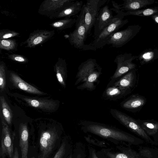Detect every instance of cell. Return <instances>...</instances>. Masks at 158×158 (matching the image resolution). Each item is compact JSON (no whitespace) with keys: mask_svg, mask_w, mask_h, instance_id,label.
<instances>
[{"mask_svg":"<svg viewBox=\"0 0 158 158\" xmlns=\"http://www.w3.org/2000/svg\"><path fill=\"white\" fill-rule=\"evenodd\" d=\"M13 158H19V154L18 149L16 147L15 148Z\"/></svg>","mask_w":158,"mask_h":158,"instance_id":"cell-34","label":"cell"},{"mask_svg":"<svg viewBox=\"0 0 158 158\" xmlns=\"http://www.w3.org/2000/svg\"><path fill=\"white\" fill-rule=\"evenodd\" d=\"M76 19L66 18L53 22L50 24L53 28L59 30H63L71 27L76 23Z\"/></svg>","mask_w":158,"mask_h":158,"instance_id":"cell-22","label":"cell"},{"mask_svg":"<svg viewBox=\"0 0 158 158\" xmlns=\"http://www.w3.org/2000/svg\"><path fill=\"white\" fill-rule=\"evenodd\" d=\"M6 84L5 66L3 61L0 64V88L2 92L4 89Z\"/></svg>","mask_w":158,"mask_h":158,"instance_id":"cell-28","label":"cell"},{"mask_svg":"<svg viewBox=\"0 0 158 158\" xmlns=\"http://www.w3.org/2000/svg\"><path fill=\"white\" fill-rule=\"evenodd\" d=\"M121 5L114 1H111L113 8L118 10L131 11L139 9L154 3V1L148 0H126Z\"/></svg>","mask_w":158,"mask_h":158,"instance_id":"cell-14","label":"cell"},{"mask_svg":"<svg viewBox=\"0 0 158 158\" xmlns=\"http://www.w3.org/2000/svg\"><path fill=\"white\" fill-rule=\"evenodd\" d=\"M108 1L107 0H88L83 4L84 20L87 35L90 34L100 9Z\"/></svg>","mask_w":158,"mask_h":158,"instance_id":"cell-5","label":"cell"},{"mask_svg":"<svg viewBox=\"0 0 158 158\" xmlns=\"http://www.w3.org/2000/svg\"><path fill=\"white\" fill-rule=\"evenodd\" d=\"M0 102L4 118L6 123L10 125L13 118L12 111L3 96H0Z\"/></svg>","mask_w":158,"mask_h":158,"instance_id":"cell-24","label":"cell"},{"mask_svg":"<svg viewBox=\"0 0 158 158\" xmlns=\"http://www.w3.org/2000/svg\"><path fill=\"white\" fill-rule=\"evenodd\" d=\"M78 125L85 132H89L106 139L115 141L133 143L134 139L125 132L105 124L86 120H81Z\"/></svg>","mask_w":158,"mask_h":158,"instance_id":"cell-2","label":"cell"},{"mask_svg":"<svg viewBox=\"0 0 158 158\" xmlns=\"http://www.w3.org/2000/svg\"><path fill=\"white\" fill-rule=\"evenodd\" d=\"M91 156V158H98L96 155L95 151L94 150L92 151Z\"/></svg>","mask_w":158,"mask_h":158,"instance_id":"cell-35","label":"cell"},{"mask_svg":"<svg viewBox=\"0 0 158 158\" xmlns=\"http://www.w3.org/2000/svg\"><path fill=\"white\" fill-rule=\"evenodd\" d=\"M74 0H45L40 4L38 13L52 19L64 8L69 6Z\"/></svg>","mask_w":158,"mask_h":158,"instance_id":"cell-7","label":"cell"},{"mask_svg":"<svg viewBox=\"0 0 158 158\" xmlns=\"http://www.w3.org/2000/svg\"><path fill=\"white\" fill-rule=\"evenodd\" d=\"M54 69L59 82L64 87L66 86L67 75L66 64L65 59L59 57L54 66Z\"/></svg>","mask_w":158,"mask_h":158,"instance_id":"cell-20","label":"cell"},{"mask_svg":"<svg viewBox=\"0 0 158 158\" xmlns=\"http://www.w3.org/2000/svg\"><path fill=\"white\" fill-rule=\"evenodd\" d=\"M54 30L49 31L37 29L31 33L28 38L20 44V46L25 45V47L32 48L40 45L51 39L55 35Z\"/></svg>","mask_w":158,"mask_h":158,"instance_id":"cell-10","label":"cell"},{"mask_svg":"<svg viewBox=\"0 0 158 158\" xmlns=\"http://www.w3.org/2000/svg\"><path fill=\"white\" fill-rule=\"evenodd\" d=\"M129 89L113 85H107L102 94V97L106 100L110 101L118 100L124 96Z\"/></svg>","mask_w":158,"mask_h":158,"instance_id":"cell-15","label":"cell"},{"mask_svg":"<svg viewBox=\"0 0 158 158\" xmlns=\"http://www.w3.org/2000/svg\"><path fill=\"white\" fill-rule=\"evenodd\" d=\"M154 19L155 22L158 23V16H155L154 17Z\"/></svg>","mask_w":158,"mask_h":158,"instance_id":"cell-36","label":"cell"},{"mask_svg":"<svg viewBox=\"0 0 158 158\" xmlns=\"http://www.w3.org/2000/svg\"><path fill=\"white\" fill-rule=\"evenodd\" d=\"M18 44L14 39L0 40V48L7 51H15L17 49Z\"/></svg>","mask_w":158,"mask_h":158,"instance_id":"cell-25","label":"cell"},{"mask_svg":"<svg viewBox=\"0 0 158 158\" xmlns=\"http://www.w3.org/2000/svg\"><path fill=\"white\" fill-rule=\"evenodd\" d=\"M23 99L30 106L48 111L55 110L57 105L56 102L52 100L27 98H24Z\"/></svg>","mask_w":158,"mask_h":158,"instance_id":"cell-16","label":"cell"},{"mask_svg":"<svg viewBox=\"0 0 158 158\" xmlns=\"http://www.w3.org/2000/svg\"><path fill=\"white\" fill-rule=\"evenodd\" d=\"M152 53L151 52H148L144 54L143 56V57L145 59L149 60L152 58Z\"/></svg>","mask_w":158,"mask_h":158,"instance_id":"cell-33","label":"cell"},{"mask_svg":"<svg viewBox=\"0 0 158 158\" xmlns=\"http://www.w3.org/2000/svg\"><path fill=\"white\" fill-rule=\"evenodd\" d=\"M110 113L112 117L128 129L136 133L146 140H152L135 119L125 113L115 109H111Z\"/></svg>","mask_w":158,"mask_h":158,"instance_id":"cell-6","label":"cell"},{"mask_svg":"<svg viewBox=\"0 0 158 158\" xmlns=\"http://www.w3.org/2000/svg\"><path fill=\"white\" fill-rule=\"evenodd\" d=\"M129 57L127 54H120L116 56L114 62L116 64V69L107 85H111L122 75L134 68L135 65L131 62L132 58Z\"/></svg>","mask_w":158,"mask_h":158,"instance_id":"cell-9","label":"cell"},{"mask_svg":"<svg viewBox=\"0 0 158 158\" xmlns=\"http://www.w3.org/2000/svg\"><path fill=\"white\" fill-rule=\"evenodd\" d=\"M65 151V143H62L58 150L54 158H63Z\"/></svg>","mask_w":158,"mask_h":158,"instance_id":"cell-32","label":"cell"},{"mask_svg":"<svg viewBox=\"0 0 158 158\" xmlns=\"http://www.w3.org/2000/svg\"><path fill=\"white\" fill-rule=\"evenodd\" d=\"M31 158H35L34 157H32Z\"/></svg>","mask_w":158,"mask_h":158,"instance_id":"cell-38","label":"cell"},{"mask_svg":"<svg viewBox=\"0 0 158 158\" xmlns=\"http://www.w3.org/2000/svg\"><path fill=\"white\" fill-rule=\"evenodd\" d=\"M1 121L2 129L0 156L2 158H4L6 156L13 158L14 154L13 141L15 135H11L7 123L2 117H1Z\"/></svg>","mask_w":158,"mask_h":158,"instance_id":"cell-8","label":"cell"},{"mask_svg":"<svg viewBox=\"0 0 158 158\" xmlns=\"http://www.w3.org/2000/svg\"><path fill=\"white\" fill-rule=\"evenodd\" d=\"M19 34V33L9 29H2L0 31V40L18 36Z\"/></svg>","mask_w":158,"mask_h":158,"instance_id":"cell-29","label":"cell"},{"mask_svg":"<svg viewBox=\"0 0 158 158\" xmlns=\"http://www.w3.org/2000/svg\"><path fill=\"white\" fill-rule=\"evenodd\" d=\"M105 153L108 158H132L129 154L124 152H114L107 151Z\"/></svg>","mask_w":158,"mask_h":158,"instance_id":"cell-30","label":"cell"},{"mask_svg":"<svg viewBox=\"0 0 158 158\" xmlns=\"http://www.w3.org/2000/svg\"><path fill=\"white\" fill-rule=\"evenodd\" d=\"M19 146L21 153V158H28V130L27 126L21 124L19 129Z\"/></svg>","mask_w":158,"mask_h":158,"instance_id":"cell-18","label":"cell"},{"mask_svg":"<svg viewBox=\"0 0 158 158\" xmlns=\"http://www.w3.org/2000/svg\"><path fill=\"white\" fill-rule=\"evenodd\" d=\"M56 133L52 130L43 132L40 139V154L39 158H47L54 147L57 138Z\"/></svg>","mask_w":158,"mask_h":158,"instance_id":"cell-11","label":"cell"},{"mask_svg":"<svg viewBox=\"0 0 158 158\" xmlns=\"http://www.w3.org/2000/svg\"><path fill=\"white\" fill-rule=\"evenodd\" d=\"M145 103V100L140 97L130 98L120 104L121 106L126 109H132L138 108L143 106Z\"/></svg>","mask_w":158,"mask_h":158,"instance_id":"cell-23","label":"cell"},{"mask_svg":"<svg viewBox=\"0 0 158 158\" xmlns=\"http://www.w3.org/2000/svg\"><path fill=\"white\" fill-rule=\"evenodd\" d=\"M114 17L112 10L106 5L100 9L94 25V38L97 37L110 23Z\"/></svg>","mask_w":158,"mask_h":158,"instance_id":"cell-12","label":"cell"},{"mask_svg":"<svg viewBox=\"0 0 158 158\" xmlns=\"http://www.w3.org/2000/svg\"><path fill=\"white\" fill-rule=\"evenodd\" d=\"M134 30L132 27L118 31L111 35L107 44L111 45L113 47L118 48L122 47L131 40L134 35Z\"/></svg>","mask_w":158,"mask_h":158,"instance_id":"cell-13","label":"cell"},{"mask_svg":"<svg viewBox=\"0 0 158 158\" xmlns=\"http://www.w3.org/2000/svg\"><path fill=\"white\" fill-rule=\"evenodd\" d=\"M113 11L117 14L110 23L89 44H85L82 50L96 51L102 48L107 44V41L111 35L128 22L127 19L124 20V16L121 11L113 9Z\"/></svg>","mask_w":158,"mask_h":158,"instance_id":"cell-3","label":"cell"},{"mask_svg":"<svg viewBox=\"0 0 158 158\" xmlns=\"http://www.w3.org/2000/svg\"><path fill=\"white\" fill-rule=\"evenodd\" d=\"M140 126L149 135H153L158 131V124L157 123L144 122Z\"/></svg>","mask_w":158,"mask_h":158,"instance_id":"cell-26","label":"cell"},{"mask_svg":"<svg viewBox=\"0 0 158 158\" xmlns=\"http://www.w3.org/2000/svg\"><path fill=\"white\" fill-rule=\"evenodd\" d=\"M10 77L14 85L18 88L29 93L38 94H43L42 92L24 81L16 74L11 73Z\"/></svg>","mask_w":158,"mask_h":158,"instance_id":"cell-17","label":"cell"},{"mask_svg":"<svg viewBox=\"0 0 158 158\" xmlns=\"http://www.w3.org/2000/svg\"><path fill=\"white\" fill-rule=\"evenodd\" d=\"M8 57L9 59L14 61L21 63H26L28 61V60L26 57L20 55L12 54L9 55Z\"/></svg>","mask_w":158,"mask_h":158,"instance_id":"cell-31","label":"cell"},{"mask_svg":"<svg viewBox=\"0 0 158 158\" xmlns=\"http://www.w3.org/2000/svg\"><path fill=\"white\" fill-rule=\"evenodd\" d=\"M69 158H72L71 156H70Z\"/></svg>","mask_w":158,"mask_h":158,"instance_id":"cell-37","label":"cell"},{"mask_svg":"<svg viewBox=\"0 0 158 158\" xmlns=\"http://www.w3.org/2000/svg\"><path fill=\"white\" fill-rule=\"evenodd\" d=\"M102 68L95 59L89 58L81 63L78 68L75 85L79 90L91 91L99 83Z\"/></svg>","mask_w":158,"mask_h":158,"instance_id":"cell-1","label":"cell"},{"mask_svg":"<svg viewBox=\"0 0 158 158\" xmlns=\"http://www.w3.org/2000/svg\"><path fill=\"white\" fill-rule=\"evenodd\" d=\"M85 10L83 6L75 23V28L68 35V39L70 44L74 48L82 50L85 44L87 37L86 27L84 20Z\"/></svg>","mask_w":158,"mask_h":158,"instance_id":"cell-4","label":"cell"},{"mask_svg":"<svg viewBox=\"0 0 158 158\" xmlns=\"http://www.w3.org/2000/svg\"><path fill=\"white\" fill-rule=\"evenodd\" d=\"M157 12L155 10L152 9H147L144 10L136 11H128L124 12L122 11V13L124 16L127 15H136L139 16H149Z\"/></svg>","mask_w":158,"mask_h":158,"instance_id":"cell-27","label":"cell"},{"mask_svg":"<svg viewBox=\"0 0 158 158\" xmlns=\"http://www.w3.org/2000/svg\"><path fill=\"white\" fill-rule=\"evenodd\" d=\"M134 78V76L133 72L131 71L110 85H113L126 89H129L132 85Z\"/></svg>","mask_w":158,"mask_h":158,"instance_id":"cell-21","label":"cell"},{"mask_svg":"<svg viewBox=\"0 0 158 158\" xmlns=\"http://www.w3.org/2000/svg\"><path fill=\"white\" fill-rule=\"evenodd\" d=\"M83 2L81 1L73 0L67 7L61 11L56 18H69L76 15L81 11Z\"/></svg>","mask_w":158,"mask_h":158,"instance_id":"cell-19","label":"cell"}]
</instances>
